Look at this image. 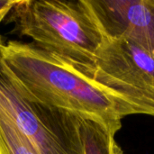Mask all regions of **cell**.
<instances>
[{
	"mask_svg": "<svg viewBox=\"0 0 154 154\" xmlns=\"http://www.w3.org/2000/svg\"><path fill=\"white\" fill-rule=\"evenodd\" d=\"M86 2L106 39H130L154 60V0Z\"/></svg>",
	"mask_w": 154,
	"mask_h": 154,
	"instance_id": "cell-5",
	"label": "cell"
},
{
	"mask_svg": "<svg viewBox=\"0 0 154 154\" xmlns=\"http://www.w3.org/2000/svg\"><path fill=\"white\" fill-rule=\"evenodd\" d=\"M1 55L17 81L46 106L98 120L117 131L123 118L139 115L133 106L32 42H3Z\"/></svg>",
	"mask_w": 154,
	"mask_h": 154,
	"instance_id": "cell-1",
	"label": "cell"
},
{
	"mask_svg": "<svg viewBox=\"0 0 154 154\" xmlns=\"http://www.w3.org/2000/svg\"><path fill=\"white\" fill-rule=\"evenodd\" d=\"M79 118L83 154H124L115 138L116 129L96 119Z\"/></svg>",
	"mask_w": 154,
	"mask_h": 154,
	"instance_id": "cell-6",
	"label": "cell"
},
{
	"mask_svg": "<svg viewBox=\"0 0 154 154\" xmlns=\"http://www.w3.org/2000/svg\"><path fill=\"white\" fill-rule=\"evenodd\" d=\"M93 80L139 115L154 117V60L134 41L106 39L97 57Z\"/></svg>",
	"mask_w": 154,
	"mask_h": 154,
	"instance_id": "cell-4",
	"label": "cell"
},
{
	"mask_svg": "<svg viewBox=\"0 0 154 154\" xmlns=\"http://www.w3.org/2000/svg\"><path fill=\"white\" fill-rule=\"evenodd\" d=\"M10 13L21 35L93 80L106 38L86 0H17Z\"/></svg>",
	"mask_w": 154,
	"mask_h": 154,
	"instance_id": "cell-2",
	"label": "cell"
},
{
	"mask_svg": "<svg viewBox=\"0 0 154 154\" xmlns=\"http://www.w3.org/2000/svg\"><path fill=\"white\" fill-rule=\"evenodd\" d=\"M17 0H0V23L11 12Z\"/></svg>",
	"mask_w": 154,
	"mask_h": 154,
	"instance_id": "cell-8",
	"label": "cell"
},
{
	"mask_svg": "<svg viewBox=\"0 0 154 154\" xmlns=\"http://www.w3.org/2000/svg\"><path fill=\"white\" fill-rule=\"evenodd\" d=\"M0 154H39L15 125L1 114Z\"/></svg>",
	"mask_w": 154,
	"mask_h": 154,
	"instance_id": "cell-7",
	"label": "cell"
},
{
	"mask_svg": "<svg viewBox=\"0 0 154 154\" xmlns=\"http://www.w3.org/2000/svg\"><path fill=\"white\" fill-rule=\"evenodd\" d=\"M0 114L7 117L39 154H83L79 116L42 104L14 77L1 55Z\"/></svg>",
	"mask_w": 154,
	"mask_h": 154,
	"instance_id": "cell-3",
	"label": "cell"
}]
</instances>
